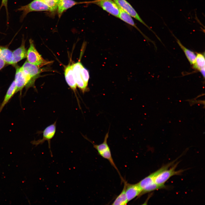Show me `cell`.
<instances>
[{"instance_id": "obj_6", "label": "cell", "mask_w": 205, "mask_h": 205, "mask_svg": "<svg viewBox=\"0 0 205 205\" xmlns=\"http://www.w3.org/2000/svg\"><path fill=\"white\" fill-rule=\"evenodd\" d=\"M90 3L97 5L110 14L118 18L120 8L113 0H95Z\"/></svg>"}, {"instance_id": "obj_5", "label": "cell", "mask_w": 205, "mask_h": 205, "mask_svg": "<svg viewBox=\"0 0 205 205\" xmlns=\"http://www.w3.org/2000/svg\"><path fill=\"white\" fill-rule=\"evenodd\" d=\"M178 164V163H177L169 169H166L159 174L155 178L154 182L159 185H164L165 183L171 177L180 175L184 170H175Z\"/></svg>"}, {"instance_id": "obj_21", "label": "cell", "mask_w": 205, "mask_h": 205, "mask_svg": "<svg viewBox=\"0 0 205 205\" xmlns=\"http://www.w3.org/2000/svg\"><path fill=\"white\" fill-rule=\"evenodd\" d=\"M128 202L125 193V187L123 188L120 194L116 197L112 205H125Z\"/></svg>"}, {"instance_id": "obj_11", "label": "cell", "mask_w": 205, "mask_h": 205, "mask_svg": "<svg viewBox=\"0 0 205 205\" xmlns=\"http://www.w3.org/2000/svg\"><path fill=\"white\" fill-rule=\"evenodd\" d=\"M64 74L66 82L74 93L78 105L81 108L79 100L76 94L77 85L73 73L72 64H69L64 69Z\"/></svg>"}, {"instance_id": "obj_23", "label": "cell", "mask_w": 205, "mask_h": 205, "mask_svg": "<svg viewBox=\"0 0 205 205\" xmlns=\"http://www.w3.org/2000/svg\"><path fill=\"white\" fill-rule=\"evenodd\" d=\"M80 72L83 81L85 84L88 86L89 78V73L88 71L83 66L81 69Z\"/></svg>"}, {"instance_id": "obj_22", "label": "cell", "mask_w": 205, "mask_h": 205, "mask_svg": "<svg viewBox=\"0 0 205 205\" xmlns=\"http://www.w3.org/2000/svg\"><path fill=\"white\" fill-rule=\"evenodd\" d=\"M49 7L50 12L56 11L58 7L59 0H42Z\"/></svg>"}, {"instance_id": "obj_8", "label": "cell", "mask_w": 205, "mask_h": 205, "mask_svg": "<svg viewBox=\"0 0 205 205\" xmlns=\"http://www.w3.org/2000/svg\"><path fill=\"white\" fill-rule=\"evenodd\" d=\"M56 122L46 127L43 132V138L37 141H34L32 143L36 146L43 144L45 141H47L48 143V147L51 156L52 154L51 149V141L55 136L56 130Z\"/></svg>"}, {"instance_id": "obj_3", "label": "cell", "mask_w": 205, "mask_h": 205, "mask_svg": "<svg viewBox=\"0 0 205 205\" xmlns=\"http://www.w3.org/2000/svg\"><path fill=\"white\" fill-rule=\"evenodd\" d=\"M30 46L27 50V61L29 63L40 67L50 63L51 62L45 60L38 52L33 41L29 40Z\"/></svg>"}, {"instance_id": "obj_2", "label": "cell", "mask_w": 205, "mask_h": 205, "mask_svg": "<svg viewBox=\"0 0 205 205\" xmlns=\"http://www.w3.org/2000/svg\"><path fill=\"white\" fill-rule=\"evenodd\" d=\"M17 11H22L20 20H22L27 14L32 12L48 11L50 10L48 6L42 0H34L28 4L20 7Z\"/></svg>"}, {"instance_id": "obj_1", "label": "cell", "mask_w": 205, "mask_h": 205, "mask_svg": "<svg viewBox=\"0 0 205 205\" xmlns=\"http://www.w3.org/2000/svg\"><path fill=\"white\" fill-rule=\"evenodd\" d=\"M109 131L106 134L103 142L99 144H95L87 138H85L91 143L97 151L99 154L103 158L108 160L111 165L117 170L123 181L120 173L117 167L112 158L110 148L107 143V140L108 137Z\"/></svg>"}, {"instance_id": "obj_20", "label": "cell", "mask_w": 205, "mask_h": 205, "mask_svg": "<svg viewBox=\"0 0 205 205\" xmlns=\"http://www.w3.org/2000/svg\"><path fill=\"white\" fill-rule=\"evenodd\" d=\"M205 59L204 53H197L196 58L194 64L192 65L194 69L200 71L205 69Z\"/></svg>"}, {"instance_id": "obj_19", "label": "cell", "mask_w": 205, "mask_h": 205, "mask_svg": "<svg viewBox=\"0 0 205 205\" xmlns=\"http://www.w3.org/2000/svg\"><path fill=\"white\" fill-rule=\"evenodd\" d=\"M174 36L175 37V38H176L177 43L184 52L190 65H193L195 62L196 58V54L194 52L189 50L184 47L181 44L180 41L175 37V36Z\"/></svg>"}, {"instance_id": "obj_24", "label": "cell", "mask_w": 205, "mask_h": 205, "mask_svg": "<svg viewBox=\"0 0 205 205\" xmlns=\"http://www.w3.org/2000/svg\"><path fill=\"white\" fill-rule=\"evenodd\" d=\"M8 0H1V3L0 6V9L3 6H4L5 9L7 17L8 16V11L7 8V3Z\"/></svg>"}, {"instance_id": "obj_16", "label": "cell", "mask_w": 205, "mask_h": 205, "mask_svg": "<svg viewBox=\"0 0 205 205\" xmlns=\"http://www.w3.org/2000/svg\"><path fill=\"white\" fill-rule=\"evenodd\" d=\"M80 3L73 0H59L57 10L59 18L65 11Z\"/></svg>"}, {"instance_id": "obj_7", "label": "cell", "mask_w": 205, "mask_h": 205, "mask_svg": "<svg viewBox=\"0 0 205 205\" xmlns=\"http://www.w3.org/2000/svg\"><path fill=\"white\" fill-rule=\"evenodd\" d=\"M120 8L128 13L130 16L142 23L150 30L153 32L157 37H158L155 33L142 19L138 14L131 6L126 0H113Z\"/></svg>"}, {"instance_id": "obj_25", "label": "cell", "mask_w": 205, "mask_h": 205, "mask_svg": "<svg viewBox=\"0 0 205 205\" xmlns=\"http://www.w3.org/2000/svg\"><path fill=\"white\" fill-rule=\"evenodd\" d=\"M7 63L3 59L0 58V71L5 66Z\"/></svg>"}, {"instance_id": "obj_18", "label": "cell", "mask_w": 205, "mask_h": 205, "mask_svg": "<svg viewBox=\"0 0 205 205\" xmlns=\"http://www.w3.org/2000/svg\"><path fill=\"white\" fill-rule=\"evenodd\" d=\"M0 58L7 64L13 65V52L8 48L0 46Z\"/></svg>"}, {"instance_id": "obj_17", "label": "cell", "mask_w": 205, "mask_h": 205, "mask_svg": "<svg viewBox=\"0 0 205 205\" xmlns=\"http://www.w3.org/2000/svg\"><path fill=\"white\" fill-rule=\"evenodd\" d=\"M16 85L14 80L8 89L3 101L1 104L0 106V113L14 95L16 93Z\"/></svg>"}, {"instance_id": "obj_12", "label": "cell", "mask_w": 205, "mask_h": 205, "mask_svg": "<svg viewBox=\"0 0 205 205\" xmlns=\"http://www.w3.org/2000/svg\"><path fill=\"white\" fill-rule=\"evenodd\" d=\"M124 186L125 187V193L128 202H129L137 196H140L142 190L138 183L130 184L124 181Z\"/></svg>"}, {"instance_id": "obj_14", "label": "cell", "mask_w": 205, "mask_h": 205, "mask_svg": "<svg viewBox=\"0 0 205 205\" xmlns=\"http://www.w3.org/2000/svg\"><path fill=\"white\" fill-rule=\"evenodd\" d=\"M27 50L25 47V41L23 39L21 46L13 52V65H15L26 58Z\"/></svg>"}, {"instance_id": "obj_10", "label": "cell", "mask_w": 205, "mask_h": 205, "mask_svg": "<svg viewBox=\"0 0 205 205\" xmlns=\"http://www.w3.org/2000/svg\"><path fill=\"white\" fill-rule=\"evenodd\" d=\"M83 65L80 62L72 64V69L77 86L81 91L83 93L88 91V86L83 81L81 73V69Z\"/></svg>"}, {"instance_id": "obj_4", "label": "cell", "mask_w": 205, "mask_h": 205, "mask_svg": "<svg viewBox=\"0 0 205 205\" xmlns=\"http://www.w3.org/2000/svg\"><path fill=\"white\" fill-rule=\"evenodd\" d=\"M14 81L16 85V93L21 91L25 87L27 88L32 86L30 78L24 72L21 67L17 68Z\"/></svg>"}, {"instance_id": "obj_13", "label": "cell", "mask_w": 205, "mask_h": 205, "mask_svg": "<svg viewBox=\"0 0 205 205\" xmlns=\"http://www.w3.org/2000/svg\"><path fill=\"white\" fill-rule=\"evenodd\" d=\"M171 165L172 163L170 162L163 166L157 171L151 174L140 181L138 183L142 190L155 183L154 180L156 177L163 171L169 168Z\"/></svg>"}, {"instance_id": "obj_9", "label": "cell", "mask_w": 205, "mask_h": 205, "mask_svg": "<svg viewBox=\"0 0 205 205\" xmlns=\"http://www.w3.org/2000/svg\"><path fill=\"white\" fill-rule=\"evenodd\" d=\"M21 67L24 72L30 78L33 86L35 79L45 70L44 69L29 63L27 60Z\"/></svg>"}, {"instance_id": "obj_15", "label": "cell", "mask_w": 205, "mask_h": 205, "mask_svg": "<svg viewBox=\"0 0 205 205\" xmlns=\"http://www.w3.org/2000/svg\"><path fill=\"white\" fill-rule=\"evenodd\" d=\"M119 14L118 18L126 23L136 28L142 34L145 39L152 42L149 38L145 35L135 24L134 20L126 12L120 8Z\"/></svg>"}]
</instances>
